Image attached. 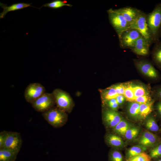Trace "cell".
<instances>
[{"label":"cell","instance_id":"cell-1","mask_svg":"<svg viewBox=\"0 0 161 161\" xmlns=\"http://www.w3.org/2000/svg\"><path fill=\"white\" fill-rule=\"evenodd\" d=\"M147 21L154 43L159 41L161 26V3L158 4L153 11L147 14Z\"/></svg>","mask_w":161,"mask_h":161},{"label":"cell","instance_id":"cell-2","mask_svg":"<svg viewBox=\"0 0 161 161\" xmlns=\"http://www.w3.org/2000/svg\"><path fill=\"white\" fill-rule=\"evenodd\" d=\"M42 115L49 124L56 128L63 126L68 120L66 112L57 107H52L42 113Z\"/></svg>","mask_w":161,"mask_h":161},{"label":"cell","instance_id":"cell-3","mask_svg":"<svg viewBox=\"0 0 161 161\" xmlns=\"http://www.w3.org/2000/svg\"><path fill=\"white\" fill-rule=\"evenodd\" d=\"M107 12L110 22L119 37L124 31L130 28V25L116 9L110 8Z\"/></svg>","mask_w":161,"mask_h":161},{"label":"cell","instance_id":"cell-4","mask_svg":"<svg viewBox=\"0 0 161 161\" xmlns=\"http://www.w3.org/2000/svg\"><path fill=\"white\" fill-rule=\"evenodd\" d=\"M52 93L57 107L66 112H70L73 107V102L69 95L59 89H54Z\"/></svg>","mask_w":161,"mask_h":161},{"label":"cell","instance_id":"cell-5","mask_svg":"<svg viewBox=\"0 0 161 161\" xmlns=\"http://www.w3.org/2000/svg\"><path fill=\"white\" fill-rule=\"evenodd\" d=\"M130 28L137 30L151 44L154 43L147 23V14L142 11L135 21L130 25Z\"/></svg>","mask_w":161,"mask_h":161},{"label":"cell","instance_id":"cell-6","mask_svg":"<svg viewBox=\"0 0 161 161\" xmlns=\"http://www.w3.org/2000/svg\"><path fill=\"white\" fill-rule=\"evenodd\" d=\"M141 36L137 30L129 28L124 31L118 37L120 47L131 49L136 41Z\"/></svg>","mask_w":161,"mask_h":161},{"label":"cell","instance_id":"cell-7","mask_svg":"<svg viewBox=\"0 0 161 161\" xmlns=\"http://www.w3.org/2000/svg\"><path fill=\"white\" fill-rule=\"evenodd\" d=\"M55 104L52 93L46 92L31 104L35 111L42 113L54 107Z\"/></svg>","mask_w":161,"mask_h":161},{"label":"cell","instance_id":"cell-8","mask_svg":"<svg viewBox=\"0 0 161 161\" xmlns=\"http://www.w3.org/2000/svg\"><path fill=\"white\" fill-rule=\"evenodd\" d=\"M46 92L44 87L38 83H31L26 88L24 97L26 101L32 104Z\"/></svg>","mask_w":161,"mask_h":161},{"label":"cell","instance_id":"cell-9","mask_svg":"<svg viewBox=\"0 0 161 161\" xmlns=\"http://www.w3.org/2000/svg\"><path fill=\"white\" fill-rule=\"evenodd\" d=\"M135 64L140 72L146 77L154 80L160 79L158 71L149 61L143 60H135Z\"/></svg>","mask_w":161,"mask_h":161},{"label":"cell","instance_id":"cell-10","mask_svg":"<svg viewBox=\"0 0 161 161\" xmlns=\"http://www.w3.org/2000/svg\"><path fill=\"white\" fill-rule=\"evenodd\" d=\"M22 143V139L20 133L16 132L7 131L3 148L18 153L21 148Z\"/></svg>","mask_w":161,"mask_h":161},{"label":"cell","instance_id":"cell-11","mask_svg":"<svg viewBox=\"0 0 161 161\" xmlns=\"http://www.w3.org/2000/svg\"><path fill=\"white\" fill-rule=\"evenodd\" d=\"M102 119L106 127L113 129L123 118L117 111L108 108L104 109L103 111Z\"/></svg>","mask_w":161,"mask_h":161},{"label":"cell","instance_id":"cell-12","mask_svg":"<svg viewBox=\"0 0 161 161\" xmlns=\"http://www.w3.org/2000/svg\"><path fill=\"white\" fill-rule=\"evenodd\" d=\"M161 140V139L156 134L149 131H145L140 137L138 143L146 148H152Z\"/></svg>","mask_w":161,"mask_h":161},{"label":"cell","instance_id":"cell-13","mask_svg":"<svg viewBox=\"0 0 161 161\" xmlns=\"http://www.w3.org/2000/svg\"><path fill=\"white\" fill-rule=\"evenodd\" d=\"M151 45L150 43L141 36L136 41L134 46L131 49L132 51L137 55L145 56L149 54V47Z\"/></svg>","mask_w":161,"mask_h":161},{"label":"cell","instance_id":"cell-14","mask_svg":"<svg viewBox=\"0 0 161 161\" xmlns=\"http://www.w3.org/2000/svg\"><path fill=\"white\" fill-rule=\"evenodd\" d=\"M130 25L137 19L141 11L132 7H127L116 9Z\"/></svg>","mask_w":161,"mask_h":161},{"label":"cell","instance_id":"cell-15","mask_svg":"<svg viewBox=\"0 0 161 161\" xmlns=\"http://www.w3.org/2000/svg\"><path fill=\"white\" fill-rule=\"evenodd\" d=\"M105 140L107 144L112 148L119 149L124 145V143L122 139L115 133H109L106 134Z\"/></svg>","mask_w":161,"mask_h":161},{"label":"cell","instance_id":"cell-16","mask_svg":"<svg viewBox=\"0 0 161 161\" xmlns=\"http://www.w3.org/2000/svg\"><path fill=\"white\" fill-rule=\"evenodd\" d=\"M31 4V3H18L7 6L6 4L0 2V6L3 9V10L0 14V18H4L7 13L9 12L22 9L29 7H31L30 5Z\"/></svg>","mask_w":161,"mask_h":161},{"label":"cell","instance_id":"cell-17","mask_svg":"<svg viewBox=\"0 0 161 161\" xmlns=\"http://www.w3.org/2000/svg\"><path fill=\"white\" fill-rule=\"evenodd\" d=\"M102 101L103 103L113 98L118 95L113 85L104 89L100 90Z\"/></svg>","mask_w":161,"mask_h":161},{"label":"cell","instance_id":"cell-18","mask_svg":"<svg viewBox=\"0 0 161 161\" xmlns=\"http://www.w3.org/2000/svg\"><path fill=\"white\" fill-rule=\"evenodd\" d=\"M152 57L155 64L161 69V41L155 43L152 51Z\"/></svg>","mask_w":161,"mask_h":161},{"label":"cell","instance_id":"cell-19","mask_svg":"<svg viewBox=\"0 0 161 161\" xmlns=\"http://www.w3.org/2000/svg\"><path fill=\"white\" fill-rule=\"evenodd\" d=\"M18 153L4 148L0 149V161H15Z\"/></svg>","mask_w":161,"mask_h":161},{"label":"cell","instance_id":"cell-20","mask_svg":"<svg viewBox=\"0 0 161 161\" xmlns=\"http://www.w3.org/2000/svg\"><path fill=\"white\" fill-rule=\"evenodd\" d=\"M154 101L144 104H140V118L143 119L146 118L152 111Z\"/></svg>","mask_w":161,"mask_h":161},{"label":"cell","instance_id":"cell-21","mask_svg":"<svg viewBox=\"0 0 161 161\" xmlns=\"http://www.w3.org/2000/svg\"><path fill=\"white\" fill-rule=\"evenodd\" d=\"M130 127L129 122L123 119L112 129L114 133L118 135L123 136Z\"/></svg>","mask_w":161,"mask_h":161},{"label":"cell","instance_id":"cell-22","mask_svg":"<svg viewBox=\"0 0 161 161\" xmlns=\"http://www.w3.org/2000/svg\"><path fill=\"white\" fill-rule=\"evenodd\" d=\"M147 148L139 145L133 146L129 148L126 153V159L145 152Z\"/></svg>","mask_w":161,"mask_h":161},{"label":"cell","instance_id":"cell-23","mask_svg":"<svg viewBox=\"0 0 161 161\" xmlns=\"http://www.w3.org/2000/svg\"><path fill=\"white\" fill-rule=\"evenodd\" d=\"M140 104L135 102H131L130 103L128 112L131 117L135 119L140 118Z\"/></svg>","mask_w":161,"mask_h":161},{"label":"cell","instance_id":"cell-24","mask_svg":"<svg viewBox=\"0 0 161 161\" xmlns=\"http://www.w3.org/2000/svg\"><path fill=\"white\" fill-rule=\"evenodd\" d=\"M145 126L148 131L151 132H157L159 130L156 118L154 116H151L148 118L145 122Z\"/></svg>","mask_w":161,"mask_h":161},{"label":"cell","instance_id":"cell-25","mask_svg":"<svg viewBox=\"0 0 161 161\" xmlns=\"http://www.w3.org/2000/svg\"><path fill=\"white\" fill-rule=\"evenodd\" d=\"M109 161H124L123 156L118 149L112 148L109 153Z\"/></svg>","mask_w":161,"mask_h":161},{"label":"cell","instance_id":"cell-26","mask_svg":"<svg viewBox=\"0 0 161 161\" xmlns=\"http://www.w3.org/2000/svg\"><path fill=\"white\" fill-rule=\"evenodd\" d=\"M64 6H67L69 7H71L72 6L70 4H67L66 1L55 0L52 1L49 3L45 4L43 5L42 7H48L52 9H58Z\"/></svg>","mask_w":161,"mask_h":161},{"label":"cell","instance_id":"cell-27","mask_svg":"<svg viewBox=\"0 0 161 161\" xmlns=\"http://www.w3.org/2000/svg\"><path fill=\"white\" fill-rule=\"evenodd\" d=\"M149 155L152 159L161 157V140L151 148Z\"/></svg>","mask_w":161,"mask_h":161},{"label":"cell","instance_id":"cell-28","mask_svg":"<svg viewBox=\"0 0 161 161\" xmlns=\"http://www.w3.org/2000/svg\"><path fill=\"white\" fill-rule=\"evenodd\" d=\"M139 132L140 129L138 127H131L126 131L124 136L127 140H131L137 136Z\"/></svg>","mask_w":161,"mask_h":161},{"label":"cell","instance_id":"cell-29","mask_svg":"<svg viewBox=\"0 0 161 161\" xmlns=\"http://www.w3.org/2000/svg\"><path fill=\"white\" fill-rule=\"evenodd\" d=\"M123 95L127 101L131 102H134L135 97L133 85L130 84L126 85Z\"/></svg>","mask_w":161,"mask_h":161},{"label":"cell","instance_id":"cell-30","mask_svg":"<svg viewBox=\"0 0 161 161\" xmlns=\"http://www.w3.org/2000/svg\"><path fill=\"white\" fill-rule=\"evenodd\" d=\"M149 154L145 152L126 159V161H152Z\"/></svg>","mask_w":161,"mask_h":161},{"label":"cell","instance_id":"cell-31","mask_svg":"<svg viewBox=\"0 0 161 161\" xmlns=\"http://www.w3.org/2000/svg\"><path fill=\"white\" fill-rule=\"evenodd\" d=\"M135 98L139 97L149 95L145 88L141 86H133Z\"/></svg>","mask_w":161,"mask_h":161},{"label":"cell","instance_id":"cell-32","mask_svg":"<svg viewBox=\"0 0 161 161\" xmlns=\"http://www.w3.org/2000/svg\"><path fill=\"white\" fill-rule=\"evenodd\" d=\"M152 100L150 95H148L135 98L134 102L140 104L149 102Z\"/></svg>","mask_w":161,"mask_h":161},{"label":"cell","instance_id":"cell-33","mask_svg":"<svg viewBox=\"0 0 161 161\" xmlns=\"http://www.w3.org/2000/svg\"><path fill=\"white\" fill-rule=\"evenodd\" d=\"M103 103L106 104L109 107L108 108L116 111L118 109L119 106L116 98L110 100Z\"/></svg>","mask_w":161,"mask_h":161},{"label":"cell","instance_id":"cell-34","mask_svg":"<svg viewBox=\"0 0 161 161\" xmlns=\"http://www.w3.org/2000/svg\"><path fill=\"white\" fill-rule=\"evenodd\" d=\"M126 85L123 83L113 85L118 95H124Z\"/></svg>","mask_w":161,"mask_h":161},{"label":"cell","instance_id":"cell-35","mask_svg":"<svg viewBox=\"0 0 161 161\" xmlns=\"http://www.w3.org/2000/svg\"><path fill=\"white\" fill-rule=\"evenodd\" d=\"M7 131H4L0 133V149L4 148Z\"/></svg>","mask_w":161,"mask_h":161},{"label":"cell","instance_id":"cell-36","mask_svg":"<svg viewBox=\"0 0 161 161\" xmlns=\"http://www.w3.org/2000/svg\"><path fill=\"white\" fill-rule=\"evenodd\" d=\"M154 97L156 100L158 101L161 100V86L154 90Z\"/></svg>","mask_w":161,"mask_h":161},{"label":"cell","instance_id":"cell-37","mask_svg":"<svg viewBox=\"0 0 161 161\" xmlns=\"http://www.w3.org/2000/svg\"><path fill=\"white\" fill-rule=\"evenodd\" d=\"M157 114L161 120V100L158 101L155 106Z\"/></svg>","mask_w":161,"mask_h":161},{"label":"cell","instance_id":"cell-38","mask_svg":"<svg viewBox=\"0 0 161 161\" xmlns=\"http://www.w3.org/2000/svg\"><path fill=\"white\" fill-rule=\"evenodd\" d=\"M115 98L119 106L122 105L126 99L123 95H118Z\"/></svg>","mask_w":161,"mask_h":161},{"label":"cell","instance_id":"cell-39","mask_svg":"<svg viewBox=\"0 0 161 161\" xmlns=\"http://www.w3.org/2000/svg\"><path fill=\"white\" fill-rule=\"evenodd\" d=\"M153 161H161V157L154 159Z\"/></svg>","mask_w":161,"mask_h":161},{"label":"cell","instance_id":"cell-40","mask_svg":"<svg viewBox=\"0 0 161 161\" xmlns=\"http://www.w3.org/2000/svg\"><path fill=\"white\" fill-rule=\"evenodd\" d=\"M160 37H161V26L160 28L159 33Z\"/></svg>","mask_w":161,"mask_h":161},{"label":"cell","instance_id":"cell-41","mask_svg":"<svg viewBox=\"0 0 161 161\" xmlns=\"http://www.w3.org/2000/svg\"><path fill=\"white\" fill-rule=\"evenodd\" d=\"M160 131L161 133V129H160Z\"/></svg>","mask_w":161,"mask_h":161}]
</instances>
